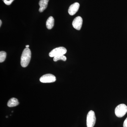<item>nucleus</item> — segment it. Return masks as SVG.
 Here are the masks:
<instances>
[{
	"instance_id": "nucleus-8",
	"label": "nucleus",
	"mask_w": 127,
	"mask_h": 127,
	"mask_svg": "<svg viewBox=\"0 0 127 127\" xmlns=\"http://www.w3.org/2000/svg\"><path fill=\"white\" fill-rule=\"evenodd\" d=\"M48 1L49 0H40L39 2V5L40 6L39 9L40 12H42L46 9Z\"/></svg>"
},
{
	"instance_id": "nucleus-16",
	"label": "nucleus",
	"mask_w": 127,
	"mask_h": 127,
	"mask_svg": "<svg viewBox=\"0 0 127 127\" xmlns=\"http://www.w3.org/2000/svg\"><path fill=\"white\" fill-rule=\"evenodd\" d=\"M26 48H29V47H30V46H29V45H27L26 46Z\"/></svg>"
},
{
	"instance_id": "nucleus-12",
	"label": "nucleus",
	"mask_w": 127,
	"mask_h": 127,
	"mask_svg": "<svg viewBox=\"0 0 127 127\" xmlns=\"http://www.w3.org/2000/svg\"><path fill=\"white\" fill-rule=\"evenodd\" d=\"M66 59V57L64 55H63V56H59L54 57L53 61L55 62H57L59 60H62L64 61H65Z\"/></svg>"
},
{
	"instance_id": "nucleus-6",
	"label": "nucleus",
	"mask_w": 127,
	"mask_h": 127,
	"mask_svg": "<svg viewBox=\"0 0 127 127\" xmlns=\"http://www.w3.org/2000/svg\"><path fill=\"white\" fill-rule=\"evenodd\" d=\"M83 24V19L80 16H77L74 19L72 22L73 27L76 30L79 31L81 29Z\"/></svg>"
},
{
	"instance_id": "nucleus-7",
	"label": "nucleus",
	"mask_w": 127,
	"mask_h": 127,
	"mask_svg": "<svg viewBox=\"0 0 127 127\" xmlns=\"http://www.w3.org/2000/svg\"><path fill=\"white\" fill-rule=\"evenodd\" d=\"M79 5L78 2H76L71 5L68 10V14L71 16L73 15L78 11L79 9Z\"/></svg>"
},
{
	"instance_id": "nucleus-10",
	"label": "nucleus",
	"mask_w": 127,
	"mask_h": 127,
	"mask_svg": "<svg viewBox=\"0 0 127 127\" xmlns=\"http://www.w3.org/2000/svg\"><path fill=\"white\" fill-rule=\"evenodd\" d=\"M19 104L18 100L15 98H12L9 100L7 102V105L10 107H15Z\"/></svg>"
},
{
	"instance_id": "nucleus-2",
	"label": "nucleus",
	"mask_w": 127,
	"mask_h": 127,
	"mask_svg": "<svg viewBox=\"0 0 127 127\" xmlns=\"http://www.w3.org/2000/svg\"><path fill=\"white\" fill-rule=\"evenodd\" d=\"M127 112V106L124 104H119L115 109V114L119 118L122 117Z\"/></svg>"
},
{
	"instance_id": "nucleus-3",
	"label": "nucleus",
	"mask_w": 127,
	"mask_h": 127,
	"mask_svg": "<svg viewBox=\"0 0 127 127\" xmlns=\"http://www.w3.org/2000/svg\"><path fill=\"white\" fill-rule=\"evenodd\" d=\"M67 52V50L63 47H60L53 50L49 53V56L51 57L63 56Z\"/></svg>"
},
{
	"instance_id": "nucleus-9",
	"label": "nucleus",
	"mask_w": 127,
	"mask_h": 127,
	"mask_svg": "<svg viewBox=\"0 0 127 127\" xmlns=\"http://www.w3.org/2000/svg\"><path fill=\"white\" fill-rule=\"evenodd\" d=\"M55 23V20L52 16H50L48 19L46 23V26L47 29L48 30H51L52 29L54 26Z\"/></svg>"
},
{
	"instance_id": "nucleus-14",
	"label": "nucleus",
	"mask_w": 127,
	"mask_h": 127,
	"mask_svg": "<svg viewBox=\"0 0 127 127\" xmlns=\"http://www.w3.org/2000/svg\"><path fill=\"white\" fill-rule=\"evenodd\" d=\"M123 127H127V117L124 122Z\"/></svg>"
},
{
	"instance_id": "nucleus-4",
	"label": "nucleus",
	"mask_w": 127,
	"mask_h": 127,
	"mask_svg": "<svg viewBox=\"0 0 127 127\" xmlns=\"http://www.w3.org/2000/svg\"><path fill=\"white\" fill-rule=\"evenodd\" d=\"M96 118L94 111L91 110L87 116V127H94L96 123Z\"/></svg>"
},
{
	"instance_id": "nucleus-13",
	"label": "nucleus",
	"mask_w": 127,
	"mask_h": 127,
	"mask_svg": "<svg viewBox=\"0 0 127 127\" xmlns=\"http://www.w3.org/2000/svg\"><path fill=\"white\" fill-rule=\"evenodd\" d=\"M14 0H4V2L5 4L8 5H10L11 4V3H12V2Z\"/></svg>"
},
{
	"instance_id": "nucleus-5",
	"label": "nucleus",
	"mask_w": 127,
	"mask_h": 127,
	"mask_svg": "<svg viewBox=\"0 0 127 127\" xmlns=\"http://www.w3.org/2000/svg\"><path fill=\"white\" fill-rule=\"evenodd\" d=\"M56 80V77L51 74H47L41 77L40 81L43 83H50L54 82Z\"/></svg>"
},
{
	"instance_id": "nucleus-15",
	"label": "nucleus",
	"mask_w": 127,
	"mask_h": 127,
	"mask_svg": "<svg viewBox=\"0 0 127 127\" xmlns=\"http://www.w3.org/2000/svg\"><path fill=\"white\" fill-rule=\"evenodd\" d=\"M1 24H2V22H1V21L0 20V27L1 26Z\"/></svg>"
},
{
	"instance_id": "nucleus-11",
	"label": "nucleus",
	"mask_w": 127,
	"mask_h": 127,
	"mask_svg": "<svg viewBox=\"0 0 127 127\" xmlns=\"http://www.w3.org/2000/svg\"><path fill=\"white\" fill-rule=\"evenodd\" d=\"M6 57V53L4 51H0V63L4 61Z\"/></svg>"
},
{
	"instance_id": "nucleus-1",
	"label": "nucleus",
	"mask_w": 127,
	"mask_h": 127,
	"mask_svg": "<svg viewBox=\"0 0 127 127\" xmlns=\"http://www.w3.org/2000/svg\"><path fill=\"white\" fill-rule=\"evenodd\" d=\"M31 58V52L28 48L24 49L21 57V64L23 67L27 66L30 63Z\"/></svg>"
}]
</instances>
